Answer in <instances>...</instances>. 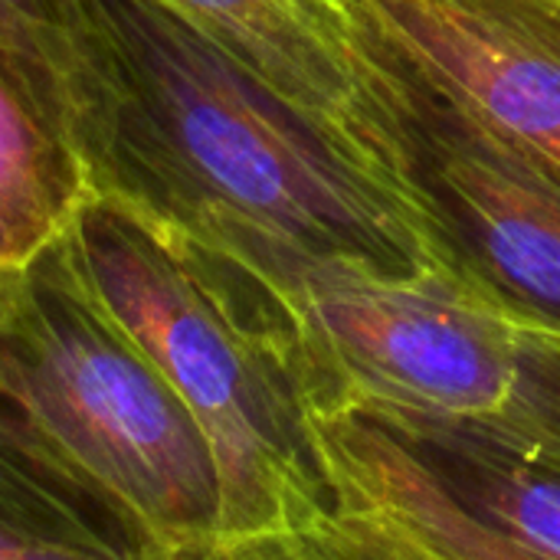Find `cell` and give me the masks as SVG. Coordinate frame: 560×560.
Returning a JSON list of instances; mask_svg holds the SVG:
<instances>
[{
    "label": "cell",
    "instance_id": "1",
    "mask_svg": "<svg viewBox=\"0 0 560 560\" xmlns=\"http://www.w3.org/2000/svg\"><path fill=\"white\" fill-rule=\"evenodd\" d=\"M49 125L85 194L266 292L305 266L456 272L423 207L151 0H23Z\"/></svg>",
    "mask_w": 560,
    "mask_h": 560
},
{
    "label": "cell",
    "instance_id": "2",
    "mask_svg": "<svg viewBox=\"0 0 560 560\" xmlns=\"http://www.w3.org/2000/svg\"><path fill=\"white\" fill-rule=\"evenodd\" d=\"M62 243L194 417L217 469L220 545L305 532L325 512V476L282 305L236 266L95 194Z\"/></svg>",
    "mask_w": 560,
    "mask_h": 560
},
{
    "label": "cell",
    "instance_id": "3",
    "mask_svg": "<svg viewBox=\"0 0 560 560\" xmlns=\"http://www.w3.org/2000/svg\"><path fill=\"white\" fill-rule=\"evenodd\" d=\"M0 407L141 535L151 558L220 545L210 450L62 233L0 269Z\"/></svg>",
    "mask_w": 560,
    "mask_h": 560
},
{
    "label": "cell",
    "instance_id": "4",
    "mask_svg": "<svg viewBox=\"0 0 560 560\" xmlns=\"http://www.w3.org/2000/svg\"><path fill=\"white\" fill-rule=\"evenodd\" d=\"M269 295L308 407L492 427L522 400L528 331L459 272L305 266Z\"/></svg>",
    "mask_w": 560,
    "mask_h": 560
},
{
    "label": "cell",
    "instance_id": "5",
    "mask_svg": "<svg viewBox=\"0 0 560 560\" xmlns=\"http://www.w3.org/2000/svg\"><path fill=\"white\" fill-rule=\"evenodd\" d=\"M390 72L410 187L453 269L560 351V180L397 66Z\"/></svg>",
    "mask_w": 560,
    "mask_h": 560
},
{
    "label": "cell",
    "instance_id": "6",
    "mask_svg": "<svg viewBox=\"0 0 560 560\" xmlns=\"http://www.w3.org/2000/svg\"><path fill=\"white\" fill-rule=\"evenodd\" d=\"M151 3L226 52L341 151L420 203L410 187L397 79L345 0Z\"/></svg>",
    "mask_w": 560,
    "mask_h": 560
},
{
    "label": "cell",
    "instance_id": "7",
    "mask_svg": "<svg viewBox=\"0 0 560 560\" xmlns=\"http://www.w3.org/2000/svg\"><path fill=\"white\" fill-rule=\"evenodd\" d=\"M325 512L279 538L295 560H545L476 518L394 430L308 407Z\"/></svg>",
    "mask_w": 560,
    "mask_h": 560
},
{
    "label": "cell",
    "instance_id": "8",
    "mask_svg": "<svg viewBox=\"0 0 560 560\" xmlns=\"http://www.w3.org/2000/svg\"><path fill=\"white\" fill-rule=\"evenodd\" d=\"M368 43L560 180V52L453 0H345Z\"/></svg>",
    "mask_w": 560,
    "mask_h": 560
},
{
    "label": "cell",
    "instance_id": "9",
    "mask_svg": "<svg viewBox=\"0 0 560 560\" xmlns=\"http://www.w3.org/2000/svg\"><path fill=\"white\" fill-rule=\"evenodd\" d=\"M82 197L85 184L46 115L23 3L0 0V220L16 262L49 246Z\"/></svg>",
    "mask_w": 560,
    "mask_h": 560
},
{
    "label": "cell",
    "instance_id": "10",
    "mask_svg": "<svg viewBox=\"0 0 560 560\" xmlns=\"http://www.w3.org/2000/svg\"><path fill=\"white\" fill-rule=\"evenodd\" d=\"M368 417V413H364ZM410 443L436 479L525 551L560 560V476L502 446L482 427L371 417Z\"/></svg>",
    "mask_w": 560,
    "mask_h": 560
},
{
    "label": "cell",
    "instance_id": "11",
    "mask_svg": "<svg viewBox=\"0 0 560 560\" xmlns=\"http://www.w3.org/2000/svg\"><path fill=\"white\" fill-rule=\"evenodd\" d=\"M0 535L98 560H151L131 522L0 407Z\"/></svg>",
    "mask_w": 560,
    "mask_h": 560
},
{
    "label": "cell",
    "instance_id": "12",
    "mask_svg": "<svg viewBox=\"0 0 560 560\" xmlns=\"http://www.w3.org/2000/svg\"><path fill=\"white\" fill-rule=\"evenodd\" d=\"M560 52V0H453Z\"/></svg>",
    "mask_w": 560,
    "mask_h": 560
},
{
    "label": "cell",
    "instance_id": "13",
    "mask_svg": "<svg viewBox=\"0 0 560 560\" xmlns=\"http://www.w3.org/2000/svg\"><path fill=\"white\" fill-rule=\"evenodd\" d=\"M151 560H295L279 538L266 541H236V545H213L197 555H177V558H151Z\"/></svg>",
    "mask_w": 560,
    "mask_h": 560
},
{
    "label": "cell",
    "instance_id": "14",
    "mask_svg": "<svg viewBox=\"0 0 560 560\" xmlns=\"http://www.w3.org/2000/svg\"><path fill=\"white\" fill-rule=\"evenodd\" d=\"M0 560H98L85 558V555H72V551H56V548H43V545H26L16 538L0 535Z\"/></svg>",
    "mask_w": 560,
    "mask_h": 560
},
{
    "label": "cell",
    "instance_id": "15",
    "mask_svg": "<svg viewBox=\"0 0 560 560\" xmlns=\"http://www.w3.org/2000/svg\"><path fill=\"white\" fill-rule=\"evenodd\" d=\"M10 266H16V253H13V243H10L7 226L0 220V269H10Z\"/></svg>",
    "mask_w": 560,
    "mask_h": 560
}]
</instances>
